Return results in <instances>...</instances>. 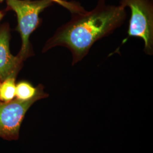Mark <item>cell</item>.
Listing matches in <instances>:
<instances>
[{
  "label": "cell",
  "mask_w": 153,
  "mask_h": 153,
  "mask_svg": "<svg viewBox=\"0 0 153 153\" xmlns=\"http://www.w3.org/2000/svg\"><path fill=\"white\" fill-rule=\"evenodd\" d=\"M126 18V8L98 0L90 11L72 14L71 19L61 26L49 38L43 53L56 47H64L72 55V65L88 55L94 44L120 27Z\"/></svg>",
  "instance_id": "cell-1"
},
{
  "label": "cell",
  "mask_w": 153,
  "mask_h": 153,
  "mask_svg": "<svg viewBox=\"0 0 153 153\" xmlns=\"http://www.w3.org/2000/svg\"><path fill=\"white\" fill-rule=\"evenodd\" d=\"M6 2L7 10H13L16 14V30L22 40L21 48L16 56L24 62L33 55L30 37L41 23L39 16L53 2L50 0H6Z\"/></svg>",
  "instance_id": "cell-2"
},
{
  "label": "cell",
  "mask_w": 153,
  "mask_h": 153,
  "mask_svg": "<svg viewBox=\"0 0 153 153\" xmlns=\"http://www.w3.org/2000/svg\"><path fill=\"white\" fill-rule=\"evenodd\" d=\"M120 5L131 10V18L126 43L131 37L140 38L144 42V52L153 54V2L152 0H120Z\"/></svg>",
  "instance_id": "cell-3"
},
{
  "label": "cell",
  "mask_w": 153,
  "mask_h": 153,
  "mask_svg": "<svg viewBox=\"0 0 153 153\" xmlns=\"http://www.w3.org/2000/svg\"><path fill=\"white\" fill-rule=\"evenodd\" d=\"M48 97V94L43 89L28 100L15 98L8 102L0 101V138L7 141L18 140L20 128L28 110L35 102Z\"/></svg>",
  "instance_id": "cell-4"
},
{
  "label": "cell",
  "mask_w": 153,
  "mask_h": 153,
  "mask_svg": "<svg viewBox=\"0 0 153 153\" xmlns=\"http://www.w3.org/2000/svg\"><path fill=\"white\" fill-rule=\"evenodd\" d=\"M10 28L7 23L0 27V81L16 78L22 69L23 61L10 51Z\"/></svg>",
  "instance_id": "cell-5"
},
{
  "label": "cell",
  "mask_w": 153,
  "mask_h": 153,
  "mask_svg": "<svg viewBox=\"0 0 153 153\" xmlns=\"http://www.w3.org/2000/svg\"><path fill=\"white\" fill-rule=\"evenodd\" d=\"M43 89L44 86L42 84L34 87L28 81H21L16 84V98L24 101L30 100L35 97Z\"/></svg>",
  "instance_id": "cell-6"
},
{
  "label": "cell",
  "mask_w": 153,
  "mask_h": 153,
  "mask_svg": "<svg viewBox=\"0 0 153 153\" xmlns=\"http://www.w3.org/2000/svg\"><path fill=\"white\" fill-rule=\"evenodd\" d=\"M16 78H8L0 83V101L8 102L16 98Z\"/></svg>",
  "instance_id": "cell-7"
},
{
  "label": "cell",
  "mask_w": 153,
  "mask_h": 153,
  "mask_svg": "<svg viewBox=\"0 0 153 153\" xmlns=\"http://www.w3.org/2000/svg\"><path fill=\"white\" fill-rule=\"evenodd\" d=\"M1 1V0H0ZM53 3H56L59 5L65 8L72 14L78 13L85 11L84 8L81 5V4L76 1H68L62 0H50Z\"/></svg>",
  "instance_id": "cell-8"
},
{
  "label": "cell",
  "mask_w": 153,
  "mask_h": 153,
  "mask_svg": "<svg viewBox=\"0 0 153 153\" xmlns=\"http://www.w3.org/2000/svg\"><path fill=\"white\" fill-rule=\"evenodd\" d=\"M5 16V12L4 11H0V21Z\"/></svg>",
  "instance_id": "cell-9"
},
{
  "label": "cell",
  "mask_w": 153,
  "mask_h": 153,
  "mask_svg": "<svg viewBox=\"0 0 153 153\" xmlns=\"http://www.w3.org/2000/svg\"><path fill=\"white\" fill-rule=\"evenodd\" d=\"M62 1H67V0H62Z\"/></svg>",
  "instance_id": "cell-10"
},
{
  "label": "cell",
  "mask_w": 153,
  "mask_h": 153,
  "mask_svg": "<svg viewBox=\"0 0 153 153\" xmlns=\"http://www.w3.org/2000/svg\"><path fill=\"white\" fill-rule=\"evenodd\" d=\"M0 83H1V81H0Z\"/></svg>",
  "instance_id": "cell-11"
}]
</instances>
